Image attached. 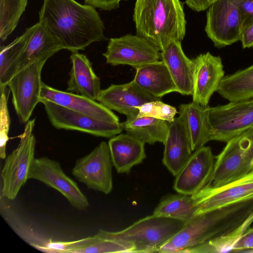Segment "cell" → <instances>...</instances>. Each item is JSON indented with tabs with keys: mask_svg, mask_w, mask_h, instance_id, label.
<instances>
[{
	"mask_svg": "<svg viewBox=\"0 0 253 253\" xmlns=\"http://www.w3.org/2000/svg\"><path fill=\"white\" fill-rule=\"evenodd\" d=\"M244 252H250V253H253V249H250V250H248L247 251H244Z\"/></svg>",
	"mask_w": 253,
	"mask_h": 253,
	"instance_id": "obj_39",
	"label": "cell"
},
{
	"mask_svg": "<svg viewBox=\"0 0 253 253\" xmlns=\"http://www.w3.org/2000/svg\"><path fill=\"white\" fill-rule=\"evenodd\" d=\"M216 156L210 146L194 151L185 166L175 176L173 189L177 193L193 195L208 183L212 174Z\"/></svg>",
	"mask_w": 253,
	"mask_h": 253,
	"instance_id": "obj_15",
	"label": "cell"
},
{
	"mask_svg": "<svg viewBox=\"0 0 253 253\" xmlns=\"http://www.w3.org/2000/svg\"><path fill=\"white\" fill-rule=\"evenodd\" d=\"M40 102L43 105L50 123L57 129L77 130L105 138L116 136L124 129V123L98 120L42 99Z\"/></svg>",
	"mask_w": 253,
	"mask_h": 253,
	"instance_id": "obj_8",
	"label": "cell"
},
{
	"mask_svg": "<svg viewBox=\"0 0 253 253\" xmlns=\"http://www.w3.org/2000/svg\"><path fill=\"white\" fill-rule=\"evenodd\" d=\"M46 59L34 62L15 74L6 86L11 91L13 106L22 123H26L40 102L42 69Z\"/></svg>",
	"mask_w": 253,
	"mask_h": 253,
	"instance_id": "obj_10",
	"label": "cell"
},
{
	"mask_svg": "<svg viewBox=\"0 0 253 253\" xmlns=\"http://www.w3.org/2000/svg\"><path fill=\"white\" fill-rule=\"evenodd\" d=\"M226 143L222 151L216 156L211 177L202 189L221 187L253 171V127Z\"/></svg>",
	"mask_w": 253,
	"mask_h": 253,
	"instance_id": "obj_5",
	"label": "cell"
},
{
	"mask_svg": "<svg viewBox=\"0 0 253 253\" xmlns=\"http://www.w3.org/2000/svg\"><path fill=\"white\" fill-rule=\"evenodd\" d=\"M185 222L152 214L117 232L100 229L97 235L131 244L134 253H154L176 234Z\"/></svg>",
	"mask_w": 253,
	"mask_h": 253,
	"instance_id": "obj_4",
	"label": "cell"
},
{
	"mask_svg": "<svg viewBox=\"0 0 253 253\" xmlns=\"http://www.w3.org/2000/svg\"><path fill=\"white\" fill-rule=\"evenodd\" d=\"M28 0H0V39L4 42L16 28Z\"/></svg>",
	"mask_w": 253,
	"mask_h": 253,
	"instance_id": "obj_30",
	"label": "cell"
},
{
	"mask_svg": "<svg viewBox=\"0 0 253 253\" xmlns=\"http://www.w3.org/2000/svg\"><path fill=\"white\" fill-rule=\"evenodd\" d=\"M253 249V227L249 228L235 245L233 252H241Z\"/></svg>",
	"mask_w": 253,
	"mask_h": 253,
	"instance_id": "obj_35",
	"label": "cell"
},
{
	"mask_svg": "<svg viewBox=\"0 0 253 253\" xmlns=\"http://www.w3.org/2000/svg\"><path fill=\"white\" fill-rule=\"evenodd\" d=\"M137 109V117L148 116L163 120L168 123L172 122L178 113L174 107L164 103L161 100L147 102L138 107Z\"/></svg>",
	"mask_w": 253,
	"mask_h": 253,
	"instance_id": "obj_32",
	"label": "cell"
},
{
	"mask_svg": "<svg viewBox=\"0 0 253 253\" xmlns=\"http://www.w3.org/2000/svg\"><path fill=\"white\" fill-rule=\"evenodd\" d=\"M6 87L0 89V157L2 159H5L6 157V147L8 141L10 124L7 105L10 90L7 93Z\"/></svg>",
	"mask_w": 253,
	"mask_h": 253,
	"instance_id": "obj_33",
	"label": "cell"
},
{
	"mask_svg": "<svg viewBox=\"0 0 253 253\" xmlns=\"http://www.w3.org/2000/svg\"><path fill=\"white\" fill-rule=\"evenodd\" d=\"M27 29L20 36L6 46H0V83L4 79L8 71L14 65L22 52L28 37Z\"/></svg>",
	"mask_w": 253,
	"mask_h": 253,
	"instance_id": "obj_31",
	"label": "cell"
},
{
	"mask_svg": "<svg viewBox=\"0 0 253 253\" xmlns=\"http://www.w3.org/2000/svg\"><path fill=\"white\" fill-rule=\"evenodd\" d=\"M112 165L108 144L102 141L89 154L77 160L72 173L88 189L108 194L113 189Z\"/></svg>",
	"mask_w": 253,
	"mask_h": 253,
	"instance_id": "obj_11",
	"label": "cell"
},
{
	"mask_svg": "<svg viewBox=\"0 0 253 253\" xmlns=\"http://www.w3.org/2000/svg\"><path fill=\"white\" fill-rule=\"evenodd\" d=\"M28 178L39 180L55 189L76 209L83 210L89 206L86 197L78 184L64 173L58 161L46 157L35 158Z\"/></svg>",
	"mask_w": 253,
	"mask_h": 253,
	"instance_id": "obj_13",
	"label": "cell"
},
{
	"mask_svg": "<svg viewBox=\"0 0 253 253\" xmlns=\"http://www.w3.org/2000/svg\"><path fill=\"white\" fill-rule=\"evenodd\" d=\"M240 41L243 48L253 46V22L244 29Z\"/></svg>",
	"mask_w": 253,
	"mask_h": 253,
	"instance_id": "obj_37",
	"label": "cell"
},
{
	"mask_svg": "<svg viewBox=\"0 0 253 253\" xmlns=\"http://www.w3.org/2000/svg\"><path fill=\"white\" fill-rule=\"evenodd\" d=\"M35 119L26 124L17 147L5 159L1 172L2 181L1 195L9 200H14L28 179L32 163L35 159L36 140L33 133Z\"/></svg>",
	"mask_w": 253,
	"mask_h": 253,
	"instance_id": "obj_6",
	"label": "cell"
},
{
	"mask_svg": "<svg viewBox=\"0 0 253 253\" xmlns=\"http://www.w3.org/2000/svg\"><path fill=\"white\" fill-rule=\"evenodd\" d=\"M126 0H84L86 4L90 5L94 8L104 10H111L117 8L120 2Z\"/></svg>",
	"mask_w": 253,
	"mask_h": 253,
	"instance_id": "obj_36",
	"label": "cell"
},
{
	"mask_svg": "<svg viewBox=\"0 0 253 253\" xmlns=\"http://www.w3.org/2000/svg\"><path fill=\"white\" fill-rule=\"evenodd\" d=\"M103 55L111 65H127L136 69L159 61L161 52L142 37L128 34L110 39Z\"/></svg>",
	"mask_w": 253,
	"mask_h": 253,
	"instance_id": "obj_12",
	"label": "cell"
},
{
	"mask_svg": "<svg viewBox=\"0 0 253 253\" xmlns=\"http://www.w3.org/2000/svg\"><path fill=\"white\" fill-rule=\"evenodd\" d=\"M253 222V216L230 232L206 244L189 248L187 252L225 253L233 252L236 243Z\"/></svg>",
	"mask_w": 253,
	"mask_h": 253,
	"instance_id": "obj_29",
	"label": "cell"
},
{
	"mask_svg": "<svg viewBox=\"0 0 253 253\" xmlns=\"http://www.w3.org/2000/svg\"><path fill=\"white\" fill-rule=\"evenodd\" d=\"M161 100L147 93L132 80L121 84H111L101 89L96 101L111 110L125 115L126 120L137 117L138 107L152 101Z\"/></svg>",
	"mask_w": 253,
	"mask_h": 253,
	"instance_id": "obj_16",
	"label": "cell"
},
{
	"mask_svg": "<svg viewBox=\"0 0 253 253\" xmlns=\"http://www.w3.org/2000/svg\"><path fill=\"white\" fill-rule=\"evenodd\" d=\"M160 52L161 58L168 69L178 92L192 95L194 62L184 53L181 42L172 41Z\"/></svg>",
	"mask_w": 253,
	"mask_h": 253,
	"instance_id": "obj_21",
	"label": "cell"
},
{
	"mask_svg": "<svg viewBox=\"0 0 253 253\" xmlns=\"http://www.w3.org/2000/svg\"><path fill=\"white\" fill-rule=\"evenodd\" d=\"M193 196L197 205L195 214L237 202L253 199V171L224 186L212 190L202 189Z\"/></svg>",
	"mask_w": 253,
	"mask_h": 253,
	"instance_id": "obj_18",
	"label": "cell"
},
{
	"mask_svg": "<svg viewBox=\"0 0 253 253\" xmlns=\"http://www.w3.org/2000/svg\"><path fill=\"white\" fill-rule=\"evenodd\" d=\"M193 61V101L207 106L225 76L222 60L219 56L207 52L198 55Z\"/></svg>",
	"mask_w": 253,
	"mask_h": 253,
	"instance_id": "obj_17",
	"label": "cell"
},
{
	"mask_svg": "<svg viewBox=\"0 0 253 253\" xmlns=\"http://www.w3.org/2000/svg\"><path fill=\"white\" fill-rule=\"evenodd\" d=\"M171 123L165 143L163 163L169 171L176 176L193 152L190 135L183 116L180 114Z\"/></svg>",
	"mask_w": 253,
	"mask_h": 253,
	"instance_id": "obj_19",
	"label": "cell"
},
{
	"mask_svg": "<svg viewBox=\"0 0 253 253\" xmlns=\"http://www.w3.org/2000/svg\"><path fill=\"white\" fill-rule=\"evenodd\" d=\"M197 201L193 195L178 193L163 198L153 214L187 221L196 214Z\"/></svg>",
	"mask_w": 253,
	"mask_h": 253,
	"instance_id": "obj_28",
	"label": "cell"
},
{
	"mask_svg": "<svg viewBox=\"0 0 253 253\" xmlns=\"http://www.w3.org/2000/svg\"><path fill=\"white\" fill-rule=\"evenodd\" d=\"M39 18L63 49L71 52L105 39L103 21L94 7L75 0H44Z\"/></svg>",
	"mask_w": 253,
	"mask_h": 253,
	"instance_id": "obj_1",
	"label": "cell"
},
{
	"mask_svg": "<svg viewBox=\"0 0 253 253\" xmlns=\"http://www.w3.org/2000/svg\"><path fill=\"white\" fill-rule=\"evenodd\" d=\"M253 216V199L196 214L157 252L181 253L185 249L206 244L235 230Z\"/></svg>",
	"mask_w": 253,
	"mask_h": 253,
	"instance_id": "obj_2",
	"label": "cell"
},
{
	"mask_svg": "<svg viewBox=\"0 0 253 253\" xmlns=\"http://www.w3.org/2000/svg\"><path fill=\"white\" fill-rule=\"evenodd\" d=\"M126 133L145 143H165L169 131V123L153 117H137L124 123Z\"/></svg>",
	"mask_w": 253,
	"mask_h": 253,
	"instance_id": "obj_26",
	"label": "cell"
},
{
	"mask_svg": "<svg viewBox=\"0 0 253 253\" xmlns=\"http://www.w3.org/2000/svg\"><path fill=\"white\" fill-rule=\"evenodd\" d=\"M72 66L66 91L96 100L101 90L100 80L87 56L78 51L71 52Z\"/></svg>",
	"mask_w": 253,
	"mask_h": 253,
	"instance_id": "obj_22",
	"label": "cell"
},
{
	"mask_svg": "<svg viewBox=\"0 0 253 253\" xmlns=\"http://www.w3.org/2000/svg\"><path fill=\"white\" fill-rule=\"evenodd\" d=\"M211 141L227 142L253 127V98L209 108Z\"/></svg>",
	"mask_w": 253,
	"mask_h": 253,
	"instance_id": "obj_7",
	"label": "cell"
},
{
	"mask_svg": "<svg viewBox=\"0 0 253 253\" xmlns=\"http://www.w3.org/2000/svg\"><path fill=\"white\" fill-rule=\"evenodd\" d=\"M235 2L241 15L244 29L253 22V0H235Z\"/></svg>",
	"mask_w": 253,
	"mask_h": 253,
	"instance_id": "obj_34",
	"label": "cell"
},
{
	"mask_svg": "<svg viewBox=\"0 0 253 253\" xmlns=\"http://www.w3.org/2000/svg\"><path fill=\"white\" fill-rule=\"evenodd\" d=\"M217 92L229 101L253 98V64L224 76Z\"/></svg>",
	"mask_w": 253,
	"mask_h": 253,
	"instance_id": "obj_27",
	"label": "cell"
},
{
	"mask_svg": "<svg viewBox=\"0 0 253 253\" xmlns=\"http://www.w3.org/2000/svg\"><path fill=\"white\" fill-rule=\"evenodd\" d=\"M243 29L235 0H217L209 7L205 30L215 47H223L240 41Z\"/></svg>",
	"mask_w": 253,
	"mask_h": 253,
	"instance_id": "obj_9",
	"label": "cell"
},
{
	"mask_svg": "<svg viewBox=\"0 0 253 253\" xmlns=\"http://www.w3.org/2000/svg\"><path fill=\"white\" fill-rule=\"evenodd\" d=\"M252 168H253V161H252Z\"/></svg>",
	"mask_w": 253,
	"mask_h": 253,
	"instance_id": "obj_40",
	"label": "cell"
},
{
	"mask_svg": "<svg viewBox=\"0 0 253 253\" xmlns=\"http://www.w3.org/2000/svg\"><path fill=\"white\" fill-rule=\"evenodd\" d=\"M133 18L137 35L160 51L185 37L186 22L179 0H136Z\"/></svg>",
	"mask_w": 253,
	"mask_h": 253,
	"instance_id": "obj_3",
	"label": "cell"
},
{
	"mask_svg": "<svg viewBox=\"0 0 253 253\" xmlns=\"http://www.w3.org/2000/svg\"><path fill=\"white\" fill-rule=\"evenodd\" d=\"M217 0H186V4L196 11H204Z\"/></svg>",
	"mask_w": 253,
	"mask_h": 253,
	"instance_id": "obj_38",
	"label": "cell"
},
{
	"mask_svg": "<svg viewBox=\"0 0 253 253\" xmlns=\"http://www.w3.org/2000/svg\"><path fill=\"white\" fill-rule=\"evenodd\" d=\"M40 99L51 101L75 112L98 120L119 122L118 117L102 104L84 96L63 91L42 84Z\"/></svg>",
	"mask_w": 253,
	"mask_h": 253,
	"instance_id": "obj_20",
	"label": "cell"
},
{
	"mask_svg": "<svg viewBox=\"0 0 253 253\" xmlns=\"http://www.w3.org/2000/svg\"><path fill=\"white\" fill-rule=\"evenodd\" d=\"M209 108V106H203L193 101L179 106L178 113L184 118L193 151L211 141Z\"/></svg>",
	"mask_w": 253,
	"mask_h": 253,
	"instance_id": "obj_25",
	"label": "cell"
},
{
	"mask_svg": "<svg viewBox=\"0 0 253 253\" xmlns=\"http://www.w3.org/2000/svg\"><path fill=\"white\" fill-rule=\"evenodd\" d=\"M28 37L25 45L17 61L0 83V89L6 87L11 78L29 65L39 60L46 59L63 47L40 21L27 28Z\"/></svg>",
	"mask_w": 253,
	"mask_h": 253,
	"instance_id": "obj_14",
	"label": "cell"
},
{
	"mask_svg": "<svg viewBox=\"0 0 253 253\" xmlns=\"http://www.w3.org/2000/svg\"><path fill=\"white\" fill-rule=\"evenodd\" d=\"M133 81L144 91L160 99L169 93L178 92L169 71L162 60L136 69Z\"/></svg>",
	"mask_w": 253,
	"mask_h": 253,
	"instance_id": "obj_24",
	"label": "cell"
},
{
	"mask_svg": "<svg viewBox=\"0 0 253 253\" xmlns=\"http://www.w3.org/2000/svg\"><path fill=\"white\" fill-rule=\"evenodd\" d=\"M113 165L119 173H128L146 158L145 143L127 134L120 133L108 142Z\"/></svg>",
	"mask_w": 253,
	"mask_h": 253,
	"instance_id": "obj_23",
	"label": "cell"
}]
</instances>
